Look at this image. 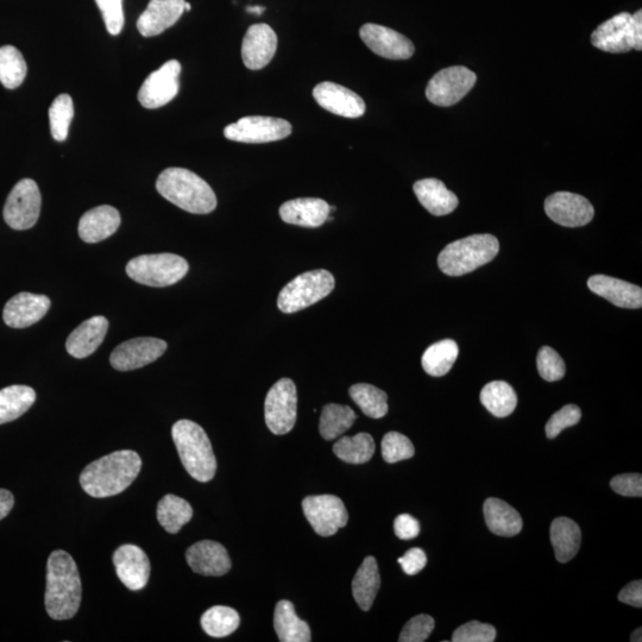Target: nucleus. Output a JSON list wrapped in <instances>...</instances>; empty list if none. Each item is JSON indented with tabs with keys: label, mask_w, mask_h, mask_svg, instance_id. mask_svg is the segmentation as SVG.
Instances as JSON below:
<instances>
[{
	"label": "nucleus",
	"mask_w": 642,
	"mask_h": 642,
	"mask_svg": "<svg viewBox=\"0 0 642 642\" xmlns=\"http://www.w3.org/2000/svg\"><path fill=\"white\" fill-rule=\"evenodd\" d=\"M168 345L159 338L130 339L113 350L110 362L119 371L136 370L153 363L167 351Z\"/></svg>",
	"instance_id": "obj_16"
},
{
	"label": "nucleus",
	"mask_w": 642,
	"mask_h": 642,
	"mask_svg": "<svg viewBox=\"0 0 642 642\" xmlns=\"http://www.w3.org/2000/svg\"><path fill=\"white\" fill-rule=\"evenodd\" d=\"M591 292L621 308L637 310L642 307V289L626 281L606 275H594L588 280Z\"/></svg>",
	"instance_id": "obj_24"
},
{
	"label": "nucleus",
	"mask_w": 642,
	"mask_h": 642,
	"mask_svg": "<svg viewBox=\"0 0 642 642\" xmlns=\"http://www.w3.org/2000/svg\"><path fill=\"white\" fill-rule=\"evenodd\" d=\"M35 401V390L28 386H10L0 390V425L22 417Z\"/></svg>",
	"instance_id": "obj_33"
},
{
	"label": "nucleus",
	"mask_w": 642,
	"mask_h": 642,
	"mask_svg": "<svg viewBox=\"0 0 642 642\" xmlns=\"http://www.w3.org/2000/svg\"><path fill=\"white\" fill-rule=\"evenodd\" d=\"M396 537L401 540L417 538L420 533L419 521L409 514H401L394 522Z\"/></svg>",
	"instance_id": "obj_50"
},
{
	"label": "nucleus",
	"mask_w": 642,
	"mask_h": 642,
	"mask_svg": "<svg viewBox=\"0 0 642 642\" xmlns=\"http://www.w3.org/2000/svg\"><path fill=\"white\" fill-rule=\"evenodd\" d=\"M551 543L559 563L574 559L581 547V528L574 520L558 518L551 525Z\"/></svg>",
	"instance_id": "obj_31"
},
{
	"label": "nucleus",
	"mask_w": 642,
	"mask_h": 642,
	"mask_svg": "<svg viewBox=\"0 0 642 642\" xmlns=\"http://www.w3.org/2000/svg\"><path fill=\"white\" fill-rule=\"evenodd\" d=\"M292 130V124L285 119L250 116L228 125L224 136L234 142L260 144L285 140Z\"/></svg>",
	"instance_id": "obj_12"
},
{
	"label": "nucleus",
	"mask_w": 642,
	"mask_h": 642,
	"mask_svg": "<svg viewBox=\"0 0 642 642\" xmlns=\"http://www.w3.org/2000/svg\"><path fill=\"white\" fill-rule=\"evenodd\" d=\"M156 190L181 210L207 214L216 210L217 197L211 186L185 168H168L156 181Z\"/></svg>",
	"instance_id": "obj_3"
},
{
	"label": "nucleus",
	"mask_w": 642,
	"mask_h": 642,
	"mask_svg": "<svg viewBox=\"0 0 642 642\" xmlns=\"http://www.w3.org/2000/svg\"><path fill=\"white\" fill-rule=\"evenodd\" d=\"M349 394L369 418L381 419L388 413V396L375 386L358 383L349 389Z\"/></svg>",
	"instance_id": "obj_39"
},
{
	"label": "nucleus",
	"mask_w": 642,
	"mask_h": 642,
	"mask_svg": "<svg viewBox=\"0 0 642 642\" xmlns=\"http://www.w3.org/2000/svg\"><path fill=\"white\" fill-rule=\"evenodd\" d=\"M302 509L313 530L321 537H331L348 524L344 502L335 495L308 496Z\"/></svg>",
	"instance_id": "obj_13"
},
{
	"label": "nucleus",
	"mask_w": 642,
	"mask_h": 642,
	"mask_svg": "<svg viewBox=\"0 0 642 642\" xmlns=\"http://www.w3.org/2000/svg\"><path fill=\"white\" fill-rule=\"evenodd\" d=\"M335 285L333 275L324 269L300 274L282 289L278 299L280 311L291 314L305 310L330 295Z\"/></svg>",
	"instance_id": "obj_8"
},
{
	"label": "nucleus",
	"mask_w": 642,
	"mask_h": 642,
	"mask_svg": "<svg viewBox=\"0 0 642 642\" xmlns=\"http://www.w3.org/2000/svg\"><path fill=\"white\" fill-rule=\"evenodd\" d=\"M181 65L179 61H167L165 65L151 73L138 92V100L146 109H159L171 103L178 96Z\"/></svg>",
	"instance_id": "obj_14"
},
{
	"label": "nucleus",
	"mask_w": 642,
	"mask_h": 642,
	"mask_svg": "<svg viewBox=\"0 0 642 642\" xmlns=\"http://www.w3.org/2000/svg\"><path fill=\"white\" fill-rule=\"evenodd\" d=\"M380 585L381 577L376 559L374 557L365 558L354 581H352V594L364 612H368L373 607Z\"/></svg>",
	"instance_id": "obj_32"
},
{
	"label": "nucleus",
	"mask_w": 642,
	"mask_h": 642,
	"mask_svg": "<svg viewBox=\"0 0 642 642\" xmlns=\"http://www.w3.org/2000/svg\"><path fill=\"white\" fill-rule=\"evenodd\" d=\"M357 415L348 406L326 405L321 412L319 432L325 440L341 437L354 425Z\"/></svg>",
	"instance_id": "obj_38"
},
{
	"label": "nucleus",
	"mask_w": 642,
	"mask_h": 642,
	"mask_svg": "<svg viewBox=\"0 0 642 642\" xmlns=\"http://www.w3.org/2000/svg\"><path fill=\"white\" fill-rule=\"evenodd\" d=\"M419 203L433 216L442 217L450 214L458 207L457 195L438 179H424L415 182L413 186Z\"/></svg>",
	"instance_id": "obj_28"
},
{
	"label": "nucleus",
	"mask_w": 642,
	"mask_h": 642,
	"mask_svg": "<svg viewBox=\"0 0 642 642\" xmlns=\"http://www.w3.org/2000/svg\"><path fill=\"white\" fill-rule=\"evenodd\" d=\"M247 11L249 14H255L257 16H260L263 14L264 11H266V8H263V6H248Z\"/></svg>",
	"instance_id": "obj_54"
},
{
	"label": "nucleus",
	"mask_w": 642,
	"mask_h": 642,
	"mask_svg": "<svg viewBox=\"0 0 642 642\" xmlns=\"http://www.w3.org/2000/svg\"><path fill=\"white\" fill-rule=\"evenodd\" d=\"M481 402L496 418H506L515 411L518 396L509 383L494 381L482 389Z\"/></svg>",
	"instance_id": "obj_34"
},
{
	"label": "nucleus",
	"mask_w": 642,
	"mask_h": 642,
	"mask_svg": "<svg viewBox=\"0 0 642 642\" xmlns=\"http://www.w3.org/2000/svg\"><path fill=\"white\" fill-rule=\"evenodd\" d=\"M537 365L540 376L547 382H556L565 376L566 367L563 358L549 346L540 349Z\"/></svg>",
	"instance_id": "obj_44"
},
{
	"label": "nucleus",
	"mask_w": 642,
	"mask_h": 642,
	"mask_svg": "<svg viewBox=\"0 0 642 642\" xmlns=\"http://www.w3.org/2000/svg\"><path fill=\"white\" fill-rule=\"evenodd\" d=\"M591 43L602 52L623 54L642 50V11L634 15L628 12L610 18L591 35Z\"/></svg>",
	"instance_id": "obj_7"
},
{
	"label": "nucleus",
	"mask_w": 642,
	"mask_h": 642,
	"mask_svg": "<svg viewBox=\"0 0 642 642\" xmlns=\"http://www.w3.org/2000/svg\"><path fill=\"white\" fill-rule=\"evenodd\" d=\"M185 3V0H150L146 11L138 18V31L144 37L162 34L184 15Z\"/></svg>",
	"instance_id": "obj_23"
},
{
	"label": "nucleus",
	"mask_w": 642,
	"mask_h": 642,
	"mask_svg": "<svg viewBox=\"0 0 642 642\" xmlns=\"http://www.w3.org/2000/svg\"><path fill=\"white\" fill-rule=\"evenodd\" d=\"M81 579L77 564L65 551H54L47 564L46 609L54 620L72 619L78 613Z\"/></svg>",
	"instance_id": "obj_2"
},
{
	"label": "nucleus",
	"mask_w": 642,
	"mask_h": 642,
	"mask_svg": "<svg viewBox=\"0 0 642 642\" xmlns=\"http://www.w3.org/2000/svg\"><path fill=\"white\" fill-rule=\"evenodd\" d=\"M477 81L476 74L463 66L442 69L428 81L426 98L437 106L455 105L467 96Z\"/></svg>",
	"instance_id": "obj_11"
},
{
	"label": "nucleus",
	"mask_w": 642,
	"mask_h": 642,
	"mask_svg": "<svg viewBox=\"0 0 642 642\" xmlns=\"http://www.w3.org/2000/svg\"><path fill=\"white\" fill-rule=\"evenodd\" d=\"M278 49V36L268 24H254L248 29L242 44L245 67L260 71L273 60Z\"/></svg>",
	"instance_id": "obj_18"
},
{
	"label": "nucleus",
	"mask_w": 642,
	"mask_h": 642,
	"mask_svg": "<svg viewBox=\"0 0 642 642\" xmlns=\"http://www.w3.org/2000/svg\"><path fill=\"white\" fill-rule=\"evenodd\" d=\"M297 414V387L292 380L281 379L270 388L264 404L267 426L276 436H283L293 430Z\"/></svg>",
	"instance_id": "obj_9"
},
{
	"label": "nucleus",
	"mask_w": 642,
	"mask_h": 642,
	"mask_svg": "<svg viewBox=\"0 0 642 642\" xmlns=\"http://www.w3.org/2000/svg\"><path fill=\"white\" fill-rule=\"evenodd\" d=\"M109 321L105 317L97 316L84 321L69 335L66 349L74 358H86L99 348L104 342Z\"/></svg>",
	"instance_id": "obj_27"
},
{
	"label": "nucleus",
	"mask_w": 642,
	"mask_h": 642,
	"mask_svg": "<svg viewBox=\"0 0 642 642\" xmlns=\"http://www.w3.org/2000/svg\"><path fill=\"white\" fill-rule=\"evenodd\" d=\"M619 601L629 606L642 607V582L634 581L621 590Z\"/></svg>",
	"instance_id": "obj_52"
},
{
	"label": "nucleus",
	"mask_w": 642,
	"mask_h": 642,
	"mask_svg": "<svg viewBox=\"0 0 642 642\" xmlns=\"http://www.w3.org/2000/svg\"><path fill=\"white\" fill-rule=\"evenodd\" d=\"M333 452L341 461L349 464H364L373 458L375 442L368 433H358L354 437H344L333 445Z\"/></svg>",
	"instance_id": "obj_37"
},
{
	"label": "nucleus",
	"mask_w": 642,
	"mask_h": 642,
	"mask_svg": "<svg viewBox=\"0 0 642 642\" xmlns=\"http://www.w3.org/2000/svg\"><path fill=\"white\" fill-rule=\"evenodd\" d=\"M50 299L46 295L23 292L15 295L4 307L3 319L12 329H25L46 316Z\"/></svg>",
	"instance_id": "obj_21"
},
{
	"label": "nucleus",
	"mask_w": 642,
	"mask_h": 642,
	"mask_svg": "<svg viewBox=\"0 0 642 642\" xmlns=\"http://www.w3.org/2000/svg\"><path fill=\"white\" fill-rule=\"evenodd\" d=\"M121 214L115 207L103 205L86 212L79 222V236L85 243H99L116 234Z\"/></svg>",
	"instance_id": "obj_25"
},
{
	"label": "nucleus",
	"mask_w": 642,
	"mask_h": 642,
	"mask_svg": "<svg viewBox=\"0 0 642 642\" xmlns=\"http://www.w3.org/2000/svg\"><path fill=\"white\" fill-rule=\"evenodd\" d=\"M117 576L130 590H141L148 584L150 562L141 547L123 545L113 555Z\"/></svg>",
	"instance_id": "obj_20"
},
{
	"label": "nucleus",
	"mask_w": 642,
	"mask_h": 642,
	"mask_svg": "<svg viewBox=\"0 0 642 642\" xmlns=\"http://www.w3.org/2000/svg\"><path fill=\"white\" fill-rule=\"evenodd\" d=\"M641 633H642V629H641V628H638V629H637V631H635V632L632 634L631 641H633V642H641V641H642V635H641Z\"/></svg>",
	"instance_id": "obj_55"
},
{
	"label": "nucleus",
	"mask_w": 642,
	"mask_h": 642,
	"mask_svg": "<svg viewBox=\"0 0 642 642\" xmlns=\"http://www.w3.org/2000/svg\"><path fill=\"white\" fill-rule=\"evenodd\" d=\"M192 516L190 503L176 495H166L157 506V520L168 533H178L191 521Z\"/></svg>",
	"instance_id": "obj_35"
},
{
	"label": "nucleus",
	"mask_w": 642,
	"mask_h": 642,
	"mask_svg": "<svg viewBox=\"0 0 642 642\" xmlns=\"http://www.w3.org/2000/svg\"><path fill=\"white\" fill-rule=\"evenodd\" d=\"M433 618L428 615H418L406 623L400 634V642H423L430 637L434 629Z\"/></svg>",
	"instance_id": "obj_48"
},
{
	"label": "nucleus",
	"mask_w": 642,
	"mask_h": 642,
	"mask_svg": "<svg viewBox=\"0 0 642 642\" xmlns=\"http://www.w3.org/2000/svg\"><path fill=\"white\" fill-rule=\"evenodd\" d=\"M545 212L553 222L565 228H579L594 219V206L582 195L557 192L545 200Z\"/></svg>",
	"instance_id": "obj_15"
},
{
	"label": "nucleus",
	"mask_w": 642,
	"mask_h": 642,
	"mask_svg": "<svg viewBox=\"0 0 642 642\" xmlns=\"http://www.w3.org/2000/svg\"><path fill=\"white\" fill-rule=\"evenodd\" d=\"M190 264L175 254L142 255L127 264L129 278L149 287L173 286L185 278Z\"/></svg>",
	"instance_id": "obj_6"
},
{
	"label": "nucleus",
	"mask_w": 642,
	"mask_h": 642,
	"mask_svg": "<svg viewBox=\"0 0 642 642\" xmlns=\"http://www.w3.org/2000/svg\"><path fill=\"white\" fill-rule=\"evenodd\" d=\"M398 562L407 575L413 576L425 568L427 557L423 550L411 549L405 553L404 557L399 558Z\"/></svg>",
	"instance_id": "obj_51"
},
{
	"label": "nucleus",
	"mask_w": 642,
	"mask_h": 642,
	"mask_svg": "<svg viewBox=\"0 0 642 642\" xmlns=\"http://www.w3.org/2000/svg\"><path fill=\"white\" fill-rule=\"evenodd\" d=\"M610 487L622 496L641 497L642 477L640 474L619 475L613 478Z\"/></svg>",
	"instance_id": "obj_49"
},
{
	"label": "nucleus",
	"mask_w": 642,
	"mask_h": 642,
	"mask_svg": "<svg viewBox=\"0 0 642 642\" xmlns=\"http://www.w3.org/2000/svg\"><path fill=\"white\" fill-rule=\"evenodd\" d=\"M500 243L493 235H472L446 245L438 256L440 270L449 276H462L492 262Z\"/></svg>",
	"instance_id": "obj_5"
},
{
	"label": "nucleus",
	"mask_w": 642,
	"mask_h": 642,
	"mask_svg": "<svg viewBox=\"0 0 642 642\" xmlns=\"http://www.w3.org/2000/svg\"><path fill=\"white\" fill-rule=\"evenodd\" d=\"M496 639V629L488 623L471 621L456 629L453 642H493Z\"/></svg>",
	"instance_id": "obj_45"
},
{
	"label": "nucleus",
	"mask_w": 642,
	"mask_h": 642,
	"mask_svg": "<svg viewBox=\"0 0 642 642\" xmlns=\"http://www.w3.org/2000/svg\"><path fill=\"white\" fill-rule=\"evenodd\" d=\"M186 559L195 574L203 576H224L231 569L228 551L216 541L203 540L192 545L186 552Z\"/></svg>",
	"instance_id": "obj_22"
},
{
	"label": "nucleus",
	"mask_w": 642,
	"mask_h": 642,
	"mask_svg": "<svg viewBox=\"0 0 642 642\" xmlns=\"http://www.w3.org/2000/svg\"><path fill=\"white\" fill-rule=\"evenodd\" d=\"M172 437L182 464L194 480L210 482L217 471V459L204 428L191 420H180L172 428Z\"/></svg>",
	"instance_id": "obj_4"
},
{
	"label": "nucleus",
	"mask_w": 642,
	"mask_h": 642,
	"mask_svg": "<svg viewBox=\"0 0 642 642\" xmlns=\"http://www.w3.org/2000/svg\"><path fill=\"white\" fill-rule=\"evenodd\" d=\"M414 453V445L404 434L389 432L382 440V456L389 464L412 458Z\"/></svg>",
	"instance_id": "obj_43"
},
{
	"label": "nucleus",
	"mask_w": 642,
	"mask_h": 642,
	"mask_svg": "<svg viewBox=\"0 0 642 642\" xmlns=\"http://www.w3.org/2000/svg\"><path fill=\"white\" fill-rule=\"evenodd\" d=\"M241 619L235 609L217 606L212 607L201 616V626L212 638H225L234 633Z\"/></svg>",
	"instance_id": "obj_41"
},
{
	"label": "nucleus",
	"mask_w": 642,
	"mask_h": 642,
	"mask_svg": "<svg viewBox=\"0 0 642 642\" xmlns=\"http://www.w3.org/2000/svg\"><path fill=\"white\" fill-rule=\"evenodd\" d=\"M313 97L324 110L345 118H360L365 112L364 100L342 85L325 81L314 87Z\"/></svg>",
	"instance_id": "obj_19"
},
{
	"label": "nucleus",
	"mask_w": 642,
	"mask_h": 642,
	"mask_svg": "<svg viewBox=\"0 0 642 642\" xmlns=\"http://www.w3.org/2000/svg\"><path fill=\"white\" fill-rule=\"evenodd\" d=\"M484 519L490 531L501 537H514L522 530V519L518 511L500 499H488L483 507Z\"/></svg>",
	"instance_id": "obj_29"
},
{
	"label": "nucleus",
	"mask_w": 642,
	"mask_h": 642,
	"mask_svg": "<svg viewBox=\"0 0 642 642\" xmlns=\"http://www.w3.org/2000/svg\"><path fill=\"white\" fill-rule=\"evenodd\" d=\"M102 11L107 31L113 36L122 33L124 27L123 0H96Z\"/></svg>",
	"instance_id": "obj_47"
},
{
	"label": "nucleus",
	"mask_w": 642,
	"mask_h": 642,
	"mask_svg": "<svg viewBox=\"0 0 642 642\" xmlns=\"http://www.w3.org/2000/svg\"><path fill=\"white\" fill-rule=\"evenodd\" d=\"M27 62L22 53L15 47L0 48V83L9 90H15L27 77Z\"/></svg>",
	"instance_id": "obj_40"
},
{
	"label": "nucleus",
	"mask_w": 642,
	"mask_h": 642,
	"mask_svg": "<svg viewBox=\"0 0 642 642\" xmlns=\"http://www.w3.org/2000/svg\"><path fill=\"white\" fill-rule=\"evenodd\" d=\"M360 36L365 46L371 52L389 60L411 59L415 47L411 40L393 29L383 25L368 23L360 30Z\"/></svg>",
	"instance_id": "obj_17"
},
{
	"label": "nucleus",
	"mask_w": 642,
	"mask_h": 642,
	"mask_svg": "<svg viewBox=\"0 0 642 642\" xmlns=\"http://www.w3.org/2000/svg\"><path fill=\"white\" fill-rule=\"evenodd\" d=\"M14 505V495H12L9 490L0 489V520H3L9 515Z\"/></svg>",
	"instance_id": "obj_53"
},
{
	"label": "nucleus",
	"mask_w": 642,
	"mask_h": 642,
	"mask_svg": "<svg viewBox=\"0 0 642 642\" xmlns=\"http://www.w3.org/2000/svg\"><path fill=\"white\" fill-rule=\"evenodd\" d=\"M459 354L458 345L452 339H444L433 344L423 355V368L433 377L444 376L452 369Z\"/></svg>",
	"instance_id": "obj_36"
},
{
	"label": "nucleus",
	"mask_w": 642,
	"mask_h": 642,
	"mask_svg": "<svg viewBox=\"0 0 642 642\" xmlns=\"http://www.w3.org/2000/svg\"><path fill=\"white\" fill-rule=\"evenodd\" d=\"M142 459L131 450L116 451L81 472L80 484L88 495L104 499L124 492L140 474Z\"/></svg>",
	"instance_id": "obj_1"
},
{
	"label": "nucleus",
	"mask_w": 642,
	"mask_h": 642,
	"mask_svg": "<svg viewBox=\"0 0 642 642\" xmlns=\"http://www.w3.org/2000/svg\"><path fill=\"white\" fill-rule=\"evenodd\" d=\"M42 198L39 186L23 179L12 188L4 206V220L14 230L33 228L40 218Z\"/></svg>",
	"instance_id": "obj_10"
},
{
	"label": "nucleus",
	"mask_w": 642,
	"mask_h": 642,
	"mask_svg": "<svg viewBox=\"0 0 642 642\" xmlns=\"http://www.w3.org/2000/svg\"><path fill=\"white\" fill-rule=\"evenodd\" d=\"M74 116L73 99L68 94L56 97L49 109L50 131L55 141L64 142Z\"/></svg>",
	"instance_id": "obj_42"
},
{
	"label": "nucleus",
	"mask_w": 642,
	"mask_h": 642,
	"mask_svg": "<svg viewBox=\"0 0 642 642\" xmlns=\"http://www.w3.org/2000/svg\"><path fill=\"white\" fill-rule=\"evenodd\" d=\"M274 628L281 642H310L311 629L308 623L295 614L292 602L280 601L276 604Z\"/></svg>",
	"instance_id": "obj_30"
},
{
	"label": "nucleus",
	"mask_w": 642,
	"mask_h": 642,
	"mask_svg": "<svg viewBox=\"0 0 642 642\" xmlns=\"http://www.w3.org/2000/svg\"><path fill=\"white\" fill-rule=\"evenodd\" d=\"M330 205L323 199L299 198L280 207L283 222L302 228H319L330 216Z\"/></svg>",
	"instance_id": "obj_26"
},
{
	"label": "nucleus",
	"mask_w": 642,
	"mask_h": 642,
	"mask_svg": "<svg viewBox=\"0 0 642 642\" xmlns=\"http://www.w3.org/2000/svg\"><path fill=\"white\" fill-rule=\"evenodd\" d=\"M191 10H192L191 4L190 3H185V11H191Z\"/></svg>",
	"instance_id": "obj_56"
},
{
	"label": "nucleus",
	"mask_w": 642,
	"mask_h": 642,
	"mask_svg": "<svg viewBox=\"0 0 642 642\" xmlns=\"http://www.w3.org/2000/svg\"><path fill=\"white\" fill-rule=\"evenodd\" d=\"M582 412L576 405H568L553 414L546 424V436L555 439L565 428L575 426L581 421Z\"/></svg>",
	"instance_id": "obj_46"
}]
</instances>
